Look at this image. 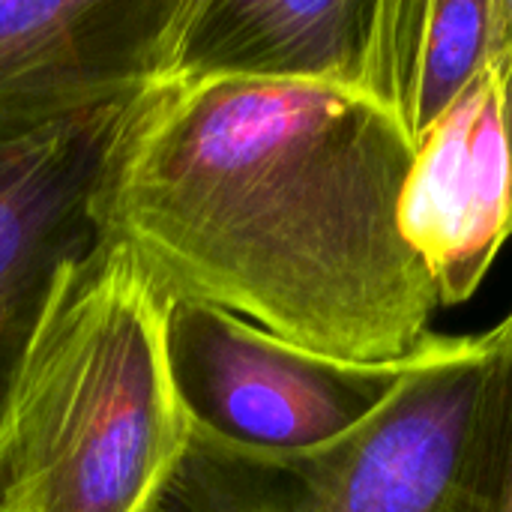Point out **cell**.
I'll return each mask as SVG.
<instances>
[{"instance_id": "cell-2", "label": "cell", "mask_w": 512, "mask_h": 512, "mask_svg": "<svg viewBox=\"0 0 512 512\" xmlns=\"http://www.w3.org/2000/svg\"><path fill=\"white\" fill-rule=\"evenodd\" d=\"M168 312L120 240L57 267L0 402V512H159L192 444Z\"/></svg>"}, {"instance_id": "cell-3", "label": "cell", "mask_w": 512, "mask_h": 512, "mask_svg": "<svg viewBox=\"0 0 512 512\" xmlns=\"http://www.w3.org/2000/svg\"><path fill=\"white\" fill-rule=\"evenodd\" d=\"M483 366L486 336L429 333L399 393L318 450H246L192 429L159 512H441Z\"/></svg>"}, {"instance_id": "cell-8", "label": "cell", "mask_w": 512, "mask_h": 512, "mask_svg": "<svg viewBox=\"0 0 512 512\" xmlns=\"http://www.w3.org/2000/svg\"><path fill=\"white\" fill-rule=\"evenodd\" d=\"M378 0H186L168 81L246 78L363 90Z\"/></svg>"}, {"instance_id": "cell-11", "label": "cell", "mask_w": 512, "mask_h": 512, "mask_svg": "<svg viewBox=\"0 0 512 512\" xmlns=\"http://www.w3.org/2000/svg\"><path fill=\"white\" fill-rule=\"evenodd\" d=\"M507 6H510V21H512V0H507Z\"/></svg>"}, {"instance_id": "cell-10", "label": "cell", "mask_w": 512, "mask_h": 512, "mask_svg": "<svg viewBox=\"0 0 512 512\" xmlns=\"http://www.w3.org/2000/svg\"><path fill=\"white\" fill-rule=\"evenodd\" d=\"M486 336V366L441 512H512V312Z\"/></svg>"}, {"instance_id": "cell-4", "label": "cell", "mask_w": 512, "mask_h": 512, "mask_svg": "<svg viewBox=\"0 0 512 512\" xmlns=\"http://www.w3.org/2000/svg\"><path fill=\"white\" fill-rule=\"evenodd\" d=\"M417 351L357 366L300 351L216 306L180 300L168 312L171 378L192 429L246 450L303 453L351 435L399 393Z\"/></svg>"}, {"instance_id": "cell-7", "label": "cell", "mask_w": 512, "mask_h": 512, "mask_svg": "<svg viewBox=\"0 0 512 512\" xmlns=\"http://www.w3.org/2000/svg\"><path fill=\"white\" fill-rule=\"evenodd\" d=\"M123 108L0 138V402L57 267L99 237L90 198Z\"/></svg>"}, {"instance_id": "cell-5", "label": "cell", "mask_w": 512, "mask_h": 512, "mask_svg": "<svg viewBox=\"0 0 512 512\" xmlns=\"http://www.w3.org/2000/svg\"><path fill=\"white\" fill-rule=\"evenodd\" d=\"M186 0H0V138L135 102L168 81Z\"/></svg>"}, {"instance_id": "cell-6", "label": "cell", "mask_w": 512, "mask_h": 512, "mask_svg": "<svg viewBox=\"0 0 512 512\" xmlns=\"http://www.w3.org/2000/svg\"><path fill=\"white\" fill-rule=\"evenodd\" d=\"M399 225L444 309L477 294L512 237V42L417 141Z\"/></svg>"}, {"instance_id": "cell-1", "label": "cell", "mask_w": 512, "mask_h": 512, "mask_svg": "<svg viewBox=\"0 0 512 512\" xmlns=\"http://www.w3.org/2000/svg\"><path fill=\"white\" fill-rule=\"evenodd\" d=\"M414 144L369 93L162 81L123 108L90 198L171 303L357 366L408 360L438 288L399 225Z\"/></svg>"}, {"instance_id": "cell-9", "label": "cell", "mask_w": 512, "mask_h": 512, "mask_svg": "<svg viewBox=\"0 0 512 512\" xmlns=\"http://www.w3.org/2000/svg\"><path fill=\"white\" fill-rule=\"evenodd\" d=\"M510 42L507 0H378L363 93L417 147Z\"/></svg>"}]
</instances>
